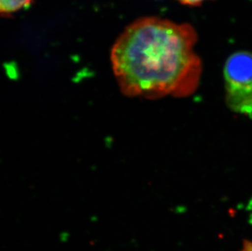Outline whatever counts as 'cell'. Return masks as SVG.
I'll use <instances>...</instances> for the list:
<instances>
[{"label": "cell", "instance_id": "cell-1", "mask_svg": "<svg viewBox=\"0 0 252 251\" xmlns=\"http://www.w3.org/2000/svg\"><path fill=\"white\" fill-rule=\"evenodd\" d=\"M195 29L159 17L129 25L113 45V73L124 95L145 100L186 97L199 84L202 62Z\"/></svg>", "mask_w": 252, "mask_h": 251}, {"label": "cell", "instance_id": "cell-2", "mask_svg": "<svg viewBox=\"0 0 252 251\" xmlns=\"http://www.w3.org/2000/svg\"><path fill=\"white\" fill-rule=\"evenodd\" d=\"M225 100L228 108L237 114L252 119V53L236 52L224 65Z\"/></svg>", "mask_w": 252, "mask_h": 251}, {"label": "cell", "instance_id": "cell-3", "mask_svg": "<svg viewBox=\"0 0 252 251\" xmlns=\"http://www.w3.org/2000/svg\"><path fill=\"white\" fill-rule=\"evenodd\" d=\"M33 0H0V12L2 17H8L13 12L29 7Z\"/></svg>", "mask_w": 252, "mask_h": 251}, {"label": "cell", "instance_id": "cell-4", "mask_svg": "<svg viewBox=\"0 0 252 251\" xmlns=\"http://www.w3.org/2000/svg\"><path fill=\"white\" fill-rule=\"evenodd\" d=\"M177 1L181 2V3H183V4L196 7V6H199V5L202 4L207 0H177Z\"/></svg>", "mask_w": 252, "mask_h": 251}, {"label": "cell", "instance_id": "cell-5", "mask_svg": "<svg viewBox=\"0 0 252 251\" xmlns=\"http://www.w3.org/2000/svg\"><path fill=\"white\" fill-rule=\"evenodd\" d=\"M241 251H252V242L247 241L243 243V249Z\"/></svg>", "mask_w": 252, "mask_h": 251}]
</instances>
